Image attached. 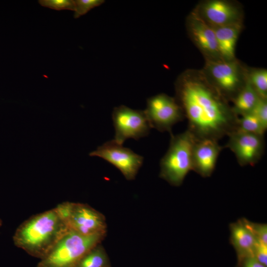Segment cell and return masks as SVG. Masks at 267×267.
Segmentation results:
<instances>
[{"label": "cell", "mask_w": 267, "mask_h": 267, "mask_svg": "<svg viewBox=\"0 0 267 267\" xmlns=\"http://www.w3.org/2000/svg\"><path fill=\"white\" fill-rule=\"evenodd\" d=\"M176 91V100L187 119V130L197 140H218L235 131L238 116L206 79L184 74L177 81Z\"/></svg>", "instance_id": "6da1fadb"}, {"label": "cell", "mask_w": 267, "mask_h": 267, "mask_svg": "<svg viewBox=\"0 0 267 267\" xmlns=\"http://www.w3.org/2000/svg\"><path fill=\"white\" fill-rule=\"evenodd\" d=\"M69 230L54 208L23 222L15 231L13 240L16 246L41 259Z\"/></svg>", "instance_id": "7a4b0ae2"}, {"label": "cell", "mask_w": 267, "mask_h": 267, "mask_svg": "<svg viewBox=\"0 0 267 267\" xmlns=\"http://www.w3.org/2000/svg\"><path fill=\"white\" fill-rule=\"evenodd\" d=\"M171 136L168 150L160 161V177L173 185L179 186L193 170L192 152L197 139L188 130L176 135L172 134Z\"/></svg>", "instance_id": "3957f363"}, {"label": "cell", "mask_w": 267, "mask_h": 267, "mask_svg": "<svg viewBox=\"0 0 267 267\" xmlns=\"http://www.w3.org/2000/svg\"><path fill=\"white\" fill-rule=\"evenodd\" d=\"M103 234L85 235L69 230L38 264L37 267H76L81 259L96 246Z\"/></svg>", "instance_id": "277c9868"}, {"label": "cell", "mask_w": 267, "mask_h": 267, "mask_svg": "<svg viewBox=\"0 0 267 267\" xmlns=\"http://www.w3.org/2000/svg\"><path fill=\"white\" fill-rule=\"evenodd\" d=\"M112 118L115 130L114 140L122 145L127 139L138 140L147 136L151 128L144 110L123 105L114 108Z\"/></svg>", "instance_id": "5b68a950"}, {"label": "cell", "mask_w": 267, "mask_h": 267, "mask_svg": "<svg viewBox=\"0 0 267 267\" xmlns=\"http://www.w3.org/2000/svg\"><path fill=\"white\" fill-rule=\"evenodd\" d=\"M144 111L151 128L171 134L173 126L184 117L177 100L164 93L148 98Z\"/></svg>", "instance_id": "8992f818"}, {"label": "cell", "mask_w": 267, "mask_h": 267, "mask_svg": "<svg viewBox=\"0 0 267 267\" xmlns=\"http://www.w3.org/2000/svg\"><path fill=\"white\" fill-rule=\"evenodd\" d=\"M89 155L97 156L114 166L129 180L133 179L141 167L143 157L114 139L104 143Z\"/></svg>", "instance_id": "52a82bcc"}, {"label": "cell", "mask_w": 267, "mask_h": 267, "mask_svg": "<svg viewBox=\"0 0 267 267\" xmlns=\"http://www.w3.org/2000/svg\"><path fill=\"white\" fill-rule=\"evenodd\" d=\"M228 136L226 147L240 166H253L260 160L265 150L264 135L235 131Z\"/></svg>", "instance_id": "ba28073f"}, {"label": "cell", "mask_w": 267, "mask_h": 267, "mask_svg": "<svg viewBox=\"0 0 267 267\" xmlns=\"http://www.w3.org/2000/svg\"><path fill=\"white\" fill-rule=\"evenodd\" d=\"M209 61L208 70L214 82L213 85L225 97V95L234 96L243 86H241L240 72L237 63L233 60Z\"/></svg>", "instance_id": "9c48e42d"}, {"label": "cell", "mask_w": 267, "mask_h": 267, "mask_svg": "<svg viewBox=\"0 0 267 267\" xmlns=\"http://www.w3.org/2000/svg\"><path fill=\"white\" fill-rule=\"evenodd\" d=\"M66 224L69 230L85 235L103 234L105 230L102 215L90 207L79 203H72Z\"/></svg>", "instance_id": "30bf717a"}, {"label": "cell", "mask_w": 267, "mask_h": 267, "mask_svg": "<svg viewBox=\"0 0 267 267\" xmlns=\"http://www.w3.org/2000/svg\"><path fill=\"white\" fill-rule=\"evenodd\" d=\"M197 10L202 18L213 28L241 22L239 9L225 0L206 1Z\"/></svg>", "instance_id": "8fae6325"}, {"label": "cell", "mask_w": 267, "mask_h": 267, "mask_svg": "<svg viewBox=\"0 0 267 267\" xmlns=\"http://www.w3.org/2000/svg\"><path fill=\"white\" fill-rule=\"evenodd\" d=\"M187 25L190 37L202 52L211 57H220L214 29L202 18L197 10L189 15Z\"/></svg>", "instance_id": "7c38bea8"}, {"label": "cell", "mask_w": 267, "mask_h": 267, "mask_svg": "<svg viewBox=\"0 0 267 267\" xmlns=\"http://www.w3.org/2000/svg\"><path fill=\"white\" fill-rule=\"evenodd\" d=\"M222 148L216 139L196 140L192 152L193 170L203 177H210L215 170Z\"/></svg>", "instance_id": "4fadbf2b"}, {"label": "cell", "mask_w": 267, "mask_h": 267, "mask_svg": "<svg viewBox=\"0 0 267 267\" xmlns=\"http://www.w3.org/2000/svg\"><path fill=\"white\" fill-rule=\"evenodd\" d=\"M232 244L235 248L240 262L254 257L257 245L260 243L245 219L230 225Z\"/></svg>", "instance_id": "5bb4252c"}, {"label": "cell", "mask_w": 267, "mask_h": 267, "mask_svg": "<svg viewBox=\"0 0 267 267\" xmlns=\"http://www.w3.org/2000/svg\"><path fill=\"white\" fill-rule=\"evenodd\" d=\"M241 28V22L214 28L219 54L223 60L234 59L236 44Z\"/></svg>", "instance_id": "9a60e30c"}, {"label": "cell", "mask_w": 267, "mask_h": 267, "mask_svg": "<svg viewBox=\"0 0 267 267\" xmlns=\"http://www.w3.org/2000/svg\"><path fill=\"white\" fill-rule=\"evenodd\" d=\"M260 97L247 79L245 84L232 98L234 113L237 116L251 113Z\"/></svg>", "instance_id": "2e32d148"}, {"label": "cell", "mask_w": 267, "mask_h": 267, "mask_svg": "<svg viewBox=\"0 0 267 267\" xmlns=\"http://www.w3.org/2000/svg\"><path fill=\"white\" fill-rule=\"evenodd\" d=\"M267 129L252 112L238 117L235 131L264 135Z\"/></svg>", "instance_id": "e0dca14e"}, {"label": "cell", "mask_w": 267, "mask_h": 267, "mask_svg": "<svg viewBox=\"0 0 267 267\" xmlns=\"http://www.w3.org/2000/svg\"><path fill=\"white\" fill-rule=\"evenodd\" d=\"M108 260L104 251L96 246L88 252L76 267H107Z\"/></svg>", "instance_id": "ac0fdd59"}, {"label": "cell", "mask_w": 267, "mask_h": 267, "mask_svg": "<svg viewBox=\"0 0 267 267\" xmlns=\"http://www.w3.org/2000/svg\"><path fill=\"white\" fill-rule=\"evenodd\" d=\"M251 85L262 98L267 97V71L265 69L253 70L247 79Z\"/></svg>", "instance_id": "d6986e66"}, {"label": "cell", "mask_w": 267, "mask_h": 267, "mask_svg": "<svg viewBox=\"0 0 267 267\" xmlns=\"http://www.w3.org/2000/svg\"><path fill=\"white\" fill-rule=\"evenodd\" d=\"M105 2L103 0H75L74 18H78L86 14L91 9L98 6Z\"/></svg>", "instance_id": "ffe728a7"}, {"label": "cell", "mask_w": 267, "mask_h": 267, "mask_svg": "<svg viewBox=\"0 0 267 267\" xmlns=\"http://www.w3.org/2000/svg\"><path fill=\"white\" fill-rule=\"evenodd\" d=\"M39 3L43 6L56 10H75L74 0H40Z\"/></svg>", "instance_id": "44dd1931"}, {"label": "cell", "mask_w": 267, "mask_h": 267, "mask_svg": "<svg viewBox=\"0 0 267 267\" xmlns=\"http://www.w3.org/2000/svg\"><path fill=\"white\" fill-rule=\"evenodd\" d=\"M253 113L267 129V99L260 98L253 111Z\"/></svg>", "instance_id": "7402d4cb"}, {"label": "cell", "mask_w": 267, "mask_h": 267, "mask_svg": "<svg viewBox=\"0 0 267 267\" xmlns=\"http://www.w3.org/2000/svg\"><path fill=\"white\" fill-rule=\"evenodd\" d=\"M248 224L260 243L267 245V225L255 223L248 221Z\"/></svg>", "instance_id": "603a6c76"}, {"label": "cell", "mask_w": 267, "mask_h": 267, "mask_svg": "<svg viewBox=\"0 0 267 267\" xmlns=\"http://www.w3.org/2000/svg\"><path fill=\"white\" fill-rule=\"evenodd\" d=\"M254 257L260 263L267 267V245L259 243L256 248Z\"/></svg>", "instance_id": "cb8c5ba5"}, {"label": "cell", "mask_w": 267, "mask_h": 267, "mask_svg": "<svg viewBox=\"0 0 267 267\" xmlns=\"http://www.w3.org/2000/svg\"><path fill=\"white\" fill-rule=\"evenodd\" d=\"M243 267H266L258 261L254 257H250L244 260Z\"/></svg>", "instance_id": "d4e9b609"}, {"label": "cell", "mask_w": 267, "mask_h": 267, "mask_svg": "<svg viewBox=\"0 0 267 267\" xmlns=\"http://www.w3.org/2000/svg\"><path fill=\"white\" fill-rule=\"evenodd\" d=\"M2 221L1 219H0V227L2 225Z\"/></svg>", "instance_id": "484cf974"}]
</instances>
